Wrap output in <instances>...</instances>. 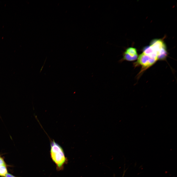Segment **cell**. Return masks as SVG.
<instances>
[{"mask_svg": "<svg viewBox=\"0 0 177 177\" xmlns=\"http://www.w3.org/2000/svg\"><path fill=\"white\" fill-rule=\"evenodd\" d=\"M50 153L51 158L55 164L57 170H62L64 165L67 162V159L62 148L54 140L50 142Z\"/></svg>", "mask_w": 177, "mask_h": 177, "instance_id": "6da1fadb", "label": "cell"}, {"mask_svg": "<svg viewBox=\"0 0 177 177\" xmlns=\"http://www.w3.org/2000/svg\"><path fill=\"white\" fill-rule=\"evenodd\" d=\"M156 52L158 60H165L167 57L168 53L165 44L160 39L153 40L150 45Z\"/></svg>", "mask_w": 177, "mask_h": 177, "instance_id": "7a4b0ae2", "label": "cell"}, {"mask_svg": "<svg viewBox=\"0 0 177 177\" xmlns=\"http://www.w3.org/2000/svg\"><path fill=\"white\" fill-rule=\"evenodd\" d=\"M157 61L156 59L143 53L138 56L137 61L134 63V65L135 66H141L142 72L151 67Z\"/></svg>", "mask_w": 177, "mask_h": 177, "instance_id": "3957f363", "label": "cell"}, {"mask_svg": "<svg viewBox=\"0 0 177 177\" xmlns=\"http://www.w3.org/2000/svg\"><path fill=\"white\" fill-rule=\"evenodd\" d=\"M138 57L136 49L133 47H129L125 50L123 54V57L119 61L122 62L124 60L132 61L137 59Z\"/></svg>", "mask_w": 177, "mask_h": 177, "instance_id": "277c9868", "label": "cell"}, {"mask_svg": "<svg viewBox=\"0 0 177 177\" xmlns=\"http://www.w3.org/2000/svg\"><path fill=\"white\" fill-rule=\"evenodd\" d=\"M143 53L157 60H158L156 52L150 45L145 47L143 49Z\"/></svg>", "mask_w": 177, "mask_h": 177, "instance_id": "5b68a950", "label": "cell"}, {"mask_svg": "<svg viewBox=\"0 0 177 177\" xmlns=\"http://www.w3.org/2000/svg\"><path fill=\"white\" fill-rule=\"evenodd\" d=\"M7 173V171L6 165H0V176L3 177L5 176V175Z\"/></svg>", "mask_w": 177, "mask_h": 177, "instance_id": "8992f818", "label": "cell"}, {"mask_svg": "<svg viewBox=\"0 0 177 177\" xmlns=\"http://www.w3.org/2000/svg\"><path fill=\"white\" fill-rule=\"evenodd\" d=\"M6 165L3 159L0 157V165Z\"/></svg>", "mask_w": 177, "mask_h": 177, "instance_id": "52a82bcc", "label": "cell"}, {"mask_svg": "<svg viewBox=\"0 0 177 177\" xmlns=\"http://www.w3.org/2000/svg\"><path fill=\"white\" fill-rule=\"evenodd\" d=\"M5 177H16L12 174L9 173H7L5 175Z\"/></svg>", "mask_w": 177, "mask_h": 177, "instance_id": "ba28073f", "label": "cell"}, {"mask_svg": "<svg viewBox=\"0 0 177 177\" xmlns=\"http://www.w3.org/2000/svg\"><path fill=\"white\" fill-rule=\"evenodd\" d=\"M46 60V59L45 60V61H44V65H43V66H42V67L41 68V70H40V73L41 72V71H42V70L43 68V67L44 66V63H45V62Z\"/></svg>", "mask_w": 177, "mask_h": 177, "instance_id": "9c48e42d", "label": "cell"}, {"mask_svg": "<svg viewBox=\"0 0 177 177\" xmlns=\"http://www.w3.org/2000/svg\"><path fill=\"white\" fill-rule=\"evenodd\" d=\"M125 172H126V171H124L123 173V175L122 177H124V176Z\"/></svg>", "mask_w": 177, "mask_h": 177, "instance_id": "30bf717a", "label": "cell"}, {"mask_svg": "<svg viewBox=\"0 0 177 177\" xmlns=\"http://www.w3.org/2000/svg\"><path fill=\"white\" fill-rule=\"evenodd\" d=\"M0 118H0L1 119H2V118H1V117L0 114Z\"/></svg>", "mask_w": 177, "mask_h": 177, "instance_id": "8fae6325", "label": "cell"}]
</instances>
